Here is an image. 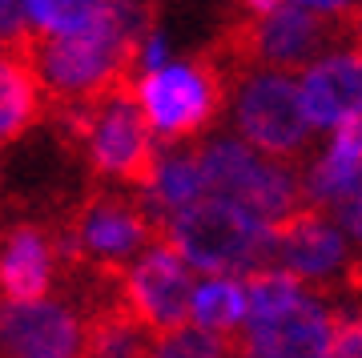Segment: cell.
Segmentation results:
<instances>
[{
    "mask_svg": "<svg viewBox=\"0 0 362 358\" xmlns=\"http://www.w3.org/2000/svg\"><path fill=\"white\" fill-rule=\"evenodd\" d=\"M330 45L362 49V8L350 4H250L238 13L209 52L233 81L254 73L302 77L318 61L334 57Z\"/></svg>",
    "mask_w": 362,
    "mask_h": 358,
    "instance_id": "6da1fadb",
    "label": "cell"
},
{
    "mask_svg": "<svg viewBox=\"0 0 362 358\" xmlns=\"http://www.w3.org/2000/svg\"><path fill=\"white\" fill-rule=\"evenodd\" d=\"M49 121L69 154H77L97 185L149 193L161 169L157 133L149 129L137 89L105 93L85 105H61L49 109Z\"/></svg>",
    "mask_w": 362,
    "mask_h": 358,
    "instance_id": "7a4b0ae2",
    "label": "cell"
},
{
    "mask_svg": "<svg viewBox=\"0 0 362 358\" xmlns=\"http://www.w3.org/2000/svg\"><path fill=\"white\" fill-rule=\"evenodd\" d=\"M49 221L57 230L61 266L129 270L153 246L169 242L165 221L153 214L145 193L97 185V181Z\"/></svg>",
    "mask_w": 362,
    "mask_h": 358,
    "instance_id": "3957f363",
    "label": "cell"
},
{
    "mask_svg": "<svg viewBox=\"0 0 362 358\" xmlns=\"http://www.w3.org/2000/svg\"><path fill=\"white\" fill-rule=\"evenodd\" d=\"M169 246L209 278H238L274 270V226L226 197H202L173 214L165 226Z\"/></svg>",
    "mask_w": 362,
    "mask_h": 358,
    "instance_id": "277c9868",
    "label": "cell"
},
{
    "mask_svg": "<svg viewBox=\"0 0 362 358\" xmlns=\"http://www.w3.org/2000/svg\"><path fill=\"white\" fill-rule=\"evenodd\" d=\"M233 77L221 69L214 52H197L181 64H165L137 81V105L145 121L165 145L206 141L209 125H218L230 101Z\"/></svg>",
    "mask_w": 362,
    "mask_h": 358,
    "instance_id": "5b68a950",
    "label": "cell"
},
{
    "mask_svg": "<svg viewBox=\"0 0 362 358\" xmlns=\"http://www.w3.org/2000/svg\"><path fill=\"white\" fill-rule=\"evenodd\" d=\"M197 161L206 178V197H226L242 209L258 214L266 226H282L306 209V190L294 166L258 154L238 137H206L197 141Z\"/></svg>",
    "mask_w": 362,
    "mask_h": 358,
    "instance_id": "8992f818",
    "label": "cell"
},
{
    "mask_svg": "<svg viewBox=\"0 0 362 358\" xmlns=\"http://www.w3.org/2000/svg\"><path fill=\"white\" fill-rule=\"evenodd\" d=\"M233 125L258 154L298 166L310 145V113L302 105V85L286 73H254L233 89Z\"/></svg>",
    "mask_w": 362,
    "mask_h": 358,
    "instance_id": "52a82bcc",
    "label": "cell"
},
{
    "mask_svg": "<svg viewBox=\"0 0 362 358\" xmlns=\"http://www.w3.org/2000/svg\"><path fill=\"white\" fill-rule=\"evenodd\" d=\"M194 266L169 242L153 246L145 258H137L125 274V302L129 314L141 322L153 338L189 330L194 322Z\"/></svg>",
    "mask_w": 362,
    "mask_h": 358,
    "instance_id": "ba28073f",
    "label": "cell"
},
{
    "mask_svg": "<svg viewBox=\"0 0 362 358\" xmlns=\"http://www.w3.org/2000/svg\"><path fill=\"white\" fill-rule=\"evenodd\" d=\"M0 358H97L93 330L65 298H45L33 306L0 302Z\"/></svg>",
    "mask_w": 362,
    "mask_h": 358,
    "instance_id": "9c48e42d",
    "label": "cell"
},
{
    "mask_svg": "<svg viewBox=\"0 0 362 358\" xmlns=\"http://www.w3.org/2000/svg\"><path fill=\"white\" fill-rule=\"evenodd\" d=\"M350 266L354 254L326 209L306 205L302 214L274 226V270L322 290L330 278H350Z\"/></svg>",
    "mask_w": 362,
    "mask_h": 358,
    "instance_id": "30bf717a",
    "label": "cell"
},
{
    "mask_svg": "<svg viewBox=\"0 0 362 358\" xmlns=\"http://www.w3.org/2000/svg\"><path fill=\"white\" fill-rule=\"evenodd\" d=\"M342 322L346 318L326 302V290H310L290 314L266 326H246L242 358H330Z\"/></svg>",
    "mask_w": 362,
    "mask_h": 358,
    "instance_id": "8fae6325",
    "label": "cell"
},
{
    "mask_svg": "<svg viewBox=\"0 0 362 358\" xmlns=\"http://www.w3.org/2000/svg\"><path fill=\"white\" fill-rule=\"evenodd\" d=\"M61 270L57 230L52 221H16L0 246V302L4 306H33L45 302Z\"/></svg>",
    "mask_w": 362,
    "mask_h": 358,
    "instance_id": "7c38bea8",
    "label": "cell"
},
{
    "mask_svg": "<svg viewBox=\"0 0 362 358\" xmlns=\"http://www.w3.org/2000/svg\"><path fill=\"white\" fill-rule=\"evenodd\" d=\"M302 105L314 129H338L362 117V49H342L302 73Z\"/></svg>",
    "mask_w": 362,
    "mask_h": 358,
    "instance_id": "4fadbf2b",
    "label": "cell"
},
{
    "mask_svg": "<svg viewBox=\"0 0 362 358\" xmlns=\"http://www.w3.org/2000/svg\"><path fill=\"white\" fill-rule=\"evenodd\" d=\"M21 37L0 52V149L16 145L33 125L49 121V97L40 89L37 69L21 49Z\"/></svg>",
    "mask_w": 362,
    "mask_h": 358,
    "instance_id": "5bb4252c",
    "label": "cell"
},
{
    "mask_svg": "<svg viewBox=\"0 0 362 358\" xmlns=\"http://www.w3.org/2000/svg\"><path fill=\"white\" fill-rule=\"evenodd\" d=\"M194 326L226 338L242 358V326H246V286L238 278H209L194 294Z\"/></svg>",
    "mask_w": 362,
    "mask_h": 358,
    "instance_id": "9a60e30c",
    "label": "cell"
},
{
    "mask_svg": "<svg viewBox=\"0 0 362 358\" xmlns=\"http://www.w3.org/2000/svg\"><path fill=\"white\" fill-rule=\"evenodd\" d=\"M28 21L57 37H81L97 33L113 21V4H25Z\"/></svg>",
    "mask_w": 362,
    "mask_h": 358,
    "instance_id": "2e32d148",
    "label": "cell"
},
{
    "mask_svg": "<svg viewBox=\"0 0 362 358\" xmlns=\"http://www.w3.org/2000/svg\"><path fill=\"white\" fill-rule=\"evenodd\" d=\"M330 214H334L338 230L362 246V169H358V178L346 185V193H342V197L330 205Z\"/></svg>",
    "mask_w": 362,
    "mask_h": 358,
    "instance_id": "e0dca14e",
    "label": "cell"
},
{
    "mask_svg": "<svg viewBox=\"0 0 362 358\" xmlns=\"http://www.w3.org/2000/svg\"><path fill=\"white\" fill-rule=\"evenodd\" d=\"M330 358H362V314L342 322V330H338V338H334V354Z\"/></svg>",
    "mask_w": 362,
    "mask_h": 358,
    "instance_id": "ac0fdd59",
    "label": "cell"
}]
</instances>
